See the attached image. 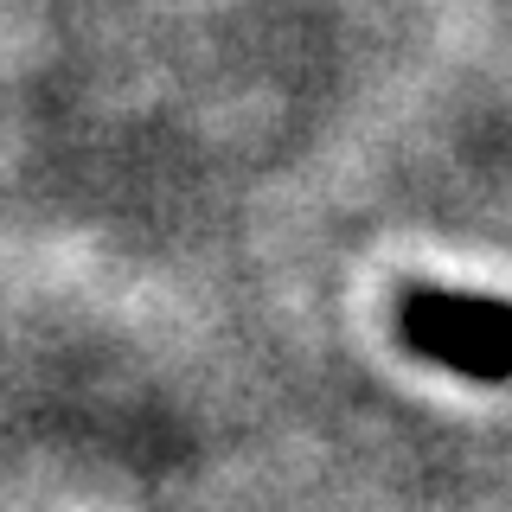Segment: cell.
Segmentation results:
<instances>
[{"instance_id":"1","label":"cell","mask_w":512,"mask_h":512,"mask_svg":"<svg viewBox=\"0 0 512 512\" xmlns=\"http://www.w3.org/2000/svg\"><path fill=\"white\" fill-rule=\"evenodd\" d=\"M397 340L442 372L474 384L512 378V301L461 295V288H410L397 295Z\"/></svg>"}]
</instances>
